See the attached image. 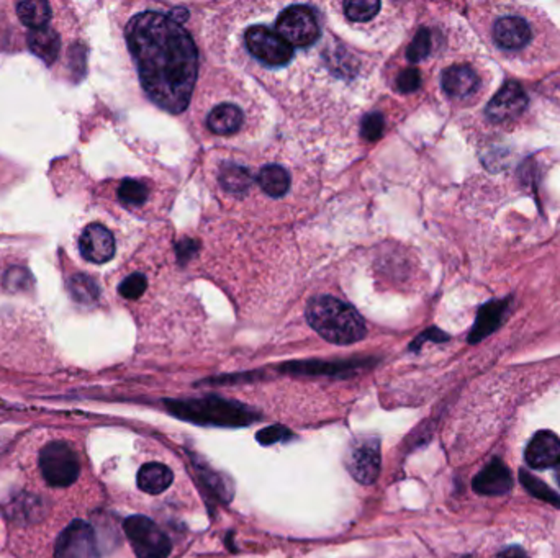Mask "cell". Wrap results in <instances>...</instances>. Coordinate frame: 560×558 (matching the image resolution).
Instances as JSON below:
<instances>
[{
	"label": "cell",
	"mask_w": 560,
	"mask_h": 558,
	"mask_svg": "<svg viewBox=\"0 0 560 558\" xmlns=\"http://www.w3.org/2000/svg\"><path fill=\"white\" fill-rule=\"evenodd\" d=\"M40 470L48 485L56 488L73 485L81 465L77 455L66 442H51L40 452Z\"/></svg>",
	"instance_id": "cell-6"
},
{
	"label": "cell",
	"mask_w": 560,
	"mask_h": 558,
	"mask_svg": "<svg viewBox=\"0 0 560 558\" xmlns=\"http://www.w3.org/2000/svg\"><path fill=\"white\" fill-rule=\"evenodd\" d=\"M531 28L519 17H503L493 27V38L501 50L515 51L531 41Z\"/></svg>",
	"instance_id": "cell-15"
},
{
	"label": "cell",
	"mask_w": 560,
	"mask_h": 558,
	"mask_svg": "<svg viewBox=\"0 0 560 558\" xmlns=\"http://www.w3.org/2000/svg\"><path fill=\"white\" fill-rule=\"evenodd\" d=\"M148 194H149V190L140 180H123L118 187V198L122 203H125L128 207H141L148 200Z\"/></svg>",
	"instance_id": "cell-26"
},
{
	"label": "cell",
	"mask_w": 560,
	"mask_h": 558,
	"mask_svg": "<svg viewBox=\"0 0 560 558\" xmlns=\"http://www.w3.org/2000/svg\"><path fill=\"white\" fill-rule=\"evenodd\" d=\"M421 86V74L416 68H408L405 71L400 72L397 77V89L403 94L415 92Z\"/></svg>",
	"instance_id": "cell-34"
},
{
	"label": "cell",
	"mask_w": 560,
	"mask_h": 558,
	"mask_svg": "<svg viewBox=\"0 0 560 558\" xmlns=\"http://www.w3.org/2000/svg\"><path fill=\"white\" fill-rule=\"evenodd\" d=\"M497 558H528L524 554L523 549L519 547H510V549L503 550Z\"/></svg>",
	"instance_id": "cell-37"
},
{
	"label": "cell",
	"mask_w": 560,
	"mask_h": 558,
	"mask_svg": "<svg viewBox=\"0 0 560 558\" xmlns=\"http://www.w3.org/2000/svg\"><path fill=\"white\" fill-rule=\"evenodd\" d=\"M528 107V95L523 87L515 81L506 82L501 89L498 90L497 95L488 102L487 117L495 122H508L518 118Z\"/></svg>",
	"instance_id": "cell-11"
},
{
	"label": "cell",
	"mask_w": 560,
	"mask_h": 558,
	"mask_svg": "<svg viewBox=\"0 0 560 558\" xmlns=\"http://www.w3.org/2000/svg\"><path fill=\"white\" fill-rule=\"evenodd\" d=\"M256 439L261 446H274L279 442H289L294 439V432L290 431L287 426L274 424L269 428H264L256 434Z\"/></svg>",
	"instance_id": "cell-30"
},
{
	"label": "cell",
	"mask_w": 560,
	"mask_h": 558,
	"mask_svg": "<svg viewBox=\"0 0 560 558\" xmlns=\"http://www.w3.org/2000/svg\"><path fill=\"white\" fill-rule=\"evenodd\" d=\"M56 558H100L99 542L91 524L74 521L56 540Z\"/></svg>",
	"instance_id": "cell-9"
},
{
	"label": "cell",
	"mask_w": 560,
	"mask_h": 558,
	"mask_svg": "<svg viewBox=\"0 0 560 558\" xmlns=\"http://www.w3.org/2000/svg\"><path fill=\"white\" fill-rule=\"evenodd\" d=\"M472 486L479 495H505L513 486V478L505 464L501 460L495 459L492 460L487 467L474 478Z\"/></svg>",
	"instance_id": "cell-14"
},
{
	"label": "cell",
	"mask_w": 560,
	"mask_h": 558,
	"mask_svg": "<svg viewBox=\"0 0 560 558\" xmlns=\"http://www.w3.org/2000/svg\"><path fill=\"white\" fill-rule=\"evenodd\" d=\"M243 123V112L233 104H221L208 115L207 125L215 135H233Z\"/></svg>",
	"instance_id": "cell-21"
},
{
	"label": "cell",
	"mask_w": 560,
	"mask_h": 558,
	"mask_svg": "<svg viewBox=\"0 0 560 558\" xmlns=\"http://www.w3.org/2000/svg\"><path fill=\"white\" fill-rule=\"evenodd\" d=\"M164 406L174 418L197 426L248 428L261 419V414L251 406L220 396L166 400Z\"/></svg>",
	"instance_id": "cell-2"
},
{
	"label": "cell",
	"mask_w": 560,
	"mask_h": 558,
	"mask_svg": "<svg viewBox=\"0 0 560 558\" xmlns=\"http://www.w3.org/2000/svg\"><path fill=\"white\" fill-rule=\"evenodd\" d=\"M246 46L256 59L267 66H285L294 58V48L267 27H251L246 32Z\"/></svg>",
	"instance_id": "cell-8"
},
{
	"label": "cell",
	"mask_w": 560,
	"mask_h": 558,
	"mask_svg": "<svg viewBox=\"0 0 560 558\" xmlns=\"http://www.w3.org/2000/svg\"><path fill=\"white\" fill-rule=\"evenodd\" d=\"M33 279L30 275V272L22 267H12L7 270L5 277H4V285L10 292H25L28 288L32 287Z\"/></svg>",
	"instance_id": "cell-33"
},
{
	"label": "cell",
	"mask_w": 560,
	"mask_h": 558,
	"mask_svg": "<svg viewBox=\"0 0 560 558\" xmlns=\"http://www.w3.org/2000/svg\"><path fill=\"white\" fill-rule=\"evenodd\" d=\"M362 360L359 362H295L287 364L282 370L295 374V375H348L353 374L361 367Z\"/></svg>",
	"instance_id": "cell-19"
},
{
	"label": "cell",
	"mask_w": 560,
	"mask_h": 558,
	"mask_svg": "<svg viewBox=\"0 0 560 558\" xmlns=\"http://www.w3.org/2000/svg\"><path fill=\"white\" fill-rule=\"evenodd\" d=\"M431 32L428 28H420L411 45L408 46L407 58L410 63H420L431 53Z\"/></svg>",
	"instance_id": "cell-29"
},
{
	"label": "cell",
	"mask_w": 560,
	"mask_h": 558,
	"mask_svg": "<svg viewBox=\"0 0 560 558\" xmlns=\"http://www.w3.org/2000/svg\"><path fill=\"white\" fill-rule=\"evenodd\" d=\"M555 477H557V482H559L560 485V464L557 465V470H555Z\"/></svg>",
	"instance_id": "cell-38"
},
{
	"label": "cell",
	"mask_w": 560,
	"mask_h": 558,
	"mask_svg": "<svg viewBox=\"0 0 560 558\" xmlns=\"http://www.w3.org/2000/svg\"><path fill=\"white\" fill-rule=\"evenodd\" d=\"M519 478H521V483H523L524 488H526L531 495L539 498V500L546 501V503L560 506V496L555 495L551 488L546 485L544 482L537 480V478L533 477L531 473H528V472H524V470H521Z\"/></svg>",
	"instance_id": "cell-28"
},
{
	"label": "cell",
	"mask_w": 560,
	"mask_h": 558,
	"mask_svg": "<svg viewBox=\"0 0 560 558\" xmlns=\"http://www.w3.org/2000/svg\"><path fill=\"white\" fill-rule=\"evenodd\" d=\"M220 184L226 192L243 194L251 187L253 176L246 167L238 164H225L220 172Z\"/></svg>",
	"instance_id": "cell-24"
},
{
	"label": "cell",
	"mask_w": 560,
	"mask_h": 558,
	"mask_svg": "<svg viewBox=\"0 0 560 558\" xmlns=\"http://www.w3.org/2000/svg\"><path fill=\"white\" fill-rule=\"evenodd\" d=\"M17 15L20 22L30 30H40L48 27L53 17L51 7L45 0H25L17 5Z\"/></svg>",
	"instance_id": "cell-22"
},
{
	"label": "cell",
	"mask_w": 560,
	"mask_h": 558,
	"mask_svg": "<svg viewBox=\"0 0 560 558\" xmlns=\"http://www.w3.org/2000/svg\"><path fill=\"white\" fill-rule=\"evenodd\" d=\"M379 10V0H349L344 4V14L351 22H369Z\"/></svg>",
	"instance_id": "cell-27"
},
{
	"label": "cell",
	"mask_w": 560,
	"mask_h": 558,
	"mask_svg": "<svg viewBox=\"0 0 560 558\" xmlns=\"http://www.w3.org/2000/svg\"><path fill=\"white\" fill-rule=\"evenodd\" d=\"M275 32L279 33L292 48H305L313 45L320 36L315 12L307 5H292L284 10L277 18Z\"/></svg>",
	"instance_id": "cell-7"
},
{
	"label": "cell",
	"mask_w": 560,
	"mask_h": 558,
	"mask_svg": "<svg viewBox=\"0 0 560 558\" xmlns=\"http://www.w3.org/2000/svg\"><path fill=\"white\" fill-rule=\"evenodd\" d=\"M123 531L138 558H167L172 542L167 534L149 518L136 514L123 522Z\"/></svg>",
	"instance_id": "cell-5"
},
{
	"label": "cell",
	"mask_w": 560,
	"mask_h": 558,
	"mask_svg": "<svg viewBox=\"0 0 560 558\" xmlns=\"http://www.w3.org/2000/svg\"><path fill=\"white\" fill-rule=\"evenodd\" d=\"M257 182L269 197L279 198L289 192L290 174L282 166L271 164L262 167L257 176Z\"/></svg>",
	"instance_id": "cell-23"
},
{
	"label": "cell",
	"mask_w": 560,
	"mask_h": 558,
	"mask_svg": "<svg viewBox=\"0 0 560 558\" xmlns=\"http://www.w3.org/2000/svg\"><path fill=\"white\" fill-rule=\"evenodd\" d=\"M68 288L74 300L82 305H91L99 300L100 292L97 282L86 274L73 275L68 282Z\"/></svg>",
	"instance_id": "cell-25"
},
{
	"label": "cell",
	"mask_w": 560,
	"mask_h": 558,
	"mask_svg": "<svg viewBox=\"0 0 560 558\" xmlns=\"http://www.w3.org/2000/svg\"><path fill=\"white\" fill-rule=\"evenodd\" d=\"M479 86V76L470 66H451L443 72L444 92L454 99L469 97Z\"/></svg>",
	"instance_id": "cell-17"
},
{
	"label": "cell",
	"mask_w": 560,
	"mask_h": 558,
	"mask_svg": "<svg viewBox=\"0 0 560 558\" xmlns=\"http://www.w3.org/2000/svg\"><path fill=\"white\" fill-rule=\"evenodd\" d=\"M169 17L176 22V23H185V20L189 18V10L182 9V7H177V9H172L171 14H169Z\"/></svg>",
	"instance_id": "cell-36"
},
{
	"label": "cell",
	"mask_w": 560,
	"mask_h": 558,
	"mask_svg": "<svg viewBox=\"0 0 560 558\" xmlns=\"http://www.w3.org/2000/svg\"><path fill=\"white\" fill-rule=\"evenodd\" d=\"M28 48L43 63L51 66L58 59V54L61 50V40L53 28L45 27L40 28V30H30Z\"/></svg>",
	"instance_id": "cell-20"
},
{
	"label": "cell",
	"mask_w": 560,
	"mask_h": 558,
	"mask_svg": "<svg viewBox=\"0 0 560 558\" xmlns=\"http://www.w3.org/2000/svg\"><path fill=\"white\" fill-rule=\"evenodd\" d=\"M307 321L323 339L338 346H348L366 338L364 318L353 305L330 295L310 300Z\"/></svg>",
	"instance_id": "cell-3"
},
{
	"label": "cell",
	"mask_w": 560,
	"mask_h": 558,
	"mask_svg": "<svg viewBox=\"0 0 560 558\" xmlns=\"http://www.w3.org/2000/svg\"><path fill=\"white\" fill-rule=\"evenodd\" d=\"M447 339H449L447 334H444L443 331H439V329H436V328H431V329H428L426 333L421 334V336L410 346V349H413V351L420 349V346L425 341L444 342L447 341Z\"/></svg>",
	"instance_id": "cell-35"
},
{
	"label": "cell",
	"mask_w": 560,
	"mask_h": 558,
	"mask_svg": "<svg viewBox=\"0 0 560 558\" xmlns=\"http://www.w3.org/2000/svg\"><path fill=\"white\" fill-rule=\"evenodd\" d=\"M125 36L148 97L169 113H182L199 76V53L192 36L159 12L135 15Z\"/></svg>",
	"instance_id": "cell-1"
},
{
	"label": "cell",
	"mask_w": 560,
	"mask_h": 558,
	"mask_svg": "<svg viewBox=\"0 0 560 558\" xmlns=\"http://www.w3.org/2000/svg\"><path fill=\"white\" fill-rule=\"evenodd\" d=\"M174 482L171 468L161 462H149L140 468L136 483L141 491L148 495H161Z\"/></svg>",
	"instance_id": "cell-18"
},
{
	"label": "cell",
	"mask_w": 560,
	"mask_h": 558,
	"mask_svg": "<svg viewBox=\"0 0 560 558\" xmlns=\"http://www.w3.org/2000/svg\"><path fill=\"white\" fill-rule=\"evenodd\" d=\"M510 298L506 300H492L487 305L482 306L479 310V315L475 320V324L472 328L469 334V342L477 344L483 341L490 334L495 333L500 324L505 320L506 311L510 308Z\"/></svg>",
	"instance_id": "cell-16"
},
{
	"label": "cell",
	"mask_w": 560,
	"mask_h": 558,
	"mask_svg": "<svg viewBox=\"0 0 560 558\" xmlns=\"http://www.w3.org/2000/svg\"><path fill=\"white\" fill-rule=\"evenodd\" d=\"M79 251L86 261L105 264L115 256V238L105 226L94 223L82 231Z\"/></svg>",
	"instance_id": "cell-12"
},
{
	"label": "cell",
	"mask_w": 560,
	"mask_h": 558,
	"mask_svg": "<svg viewBox=\"0 0 560 558\" xmlns=\"http://www.w3.org/2000/svg\"><path fill=\"white\" fill-rule=\"evenodd\" d=\"M344 467L357 483H375L382 468V444L379 437L371 434L353 437L344 452Z\"/></svg>",
	"instance_id": "cell-4"
},
{
	"label": "cell",
	"mask_w": 560,
	"mask_h": 558,
	"mask_svg": "<svg viewBox=\"0 0 560 558\" xmlns=\"http://www.w3.org/2000/svg\"><path fill=\"white\" fill-rule=\"evenodd\" d=\"M524 459L529 467H557L560 464V439L551 431L537 432L528 444Z\"/></svg>",
	"instance_id": "cell-13"
},
{
	"label": "cell",
	"mask_w": 560,
	"mask_h": 558,
	"mask_svg": "<svg viewBox=\"0 0 560 558\" xmlns=\"http://www.w3.org/2000/svg\"><path fill=\"white\" fill-rule=\"evenodd\" d=\"M187 455H189L190 465L194 468L195 477L199 478L202 488L220 503H231L235 498V482L223 472L210 467L207 462L195 452H187Z\"/></svg>",
	"instance_id": "cell-10"
},
{
	"label": "cell",
	"mask_w": 560,
	"mask_h": 558,
	"mask_svg": "<svg viewBox=\"0 0 560 558\" xmlns=\"http://www.w3.org/2000/svg\"><path fill=\"white\" fill-rule=\"evenodd\" d=\"M384 128H385V118L379 112H372L369 115H366L362 120L361 133L364 140L367 141H379L384 135Z\"/></svg>",
	"instance_id": "cell-31"
},
{
	"label": "cell",
	"mask_w": 560,
	"mask_h": 558,
	"mask_svg": "<svg viewBox=\"0 0 560 558\" xmlns=\"http://www.w3.org/2000/svg\"><path fill=\"white\" fill-rule=\"evenodd\" d=\"M146 287H148V280L143 274H131L130 277L120 284L118 292L122 297L127 298V300H138L145 293Z\"/></svg>",
	"instance_id": "cell-32"
}]
</instances>
